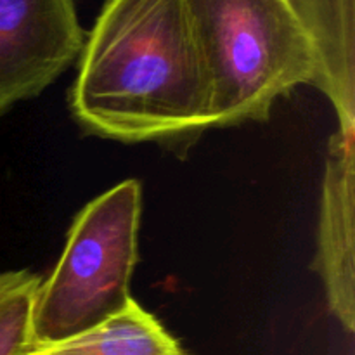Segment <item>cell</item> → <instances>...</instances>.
I'll return each mask as SVG.
<instances>
[{"label": "cell", "instance_id": "1", "mask_svg": "<svg viewBox=\"0 0 355 355\" xmlns=\"http://www.w3.org/2000/svg\"><path fill=\"white\" fill-rule=\"evenodd\" d=\"M78 58L69 107L90 134L146 142L215 127L186 0H107Z\"/></svg>", "mask_w": 355, "mask_h": 355}, {"label": "cell", "instance_id": "2", "mask_svg": "<svg viewBox=\"0 0 355 355\" xmlns=\"http://www.w3.org/2000/svg\"><path fill=\"white\" fill-rule=\"evenodd\" d=\"M211 87L215 127L269 118L297 85H315L319 59L295 0H186Z\"/></svg>", "mask_w": 355, "mask_h": 355}, {"label": "cell", "instance_id": "3", "mask_svg": "<svg viewBox=\"0 0 355 355\" xmlns=\"http://www.w3.org/2000/svg\"><path fill=\"white\" fill-rule=\"evenodd\" d=\"M141 214V184L128 179L76 215L58 266L38 288L35 345L73 338L128 307Z\"/></svg>", "mask_w": 355, "mask_h": 355}, {"label": "cell", "instance_id": "4", "mask_svg": "<svg viewBox=\"0 0 355 355\" xmlns=\"http://www.w3.org/2000/svg\"><path fill=\"white\" fill-rule=\"evenodd\" d=\"M85 37L75 0H0V114L55 82Z\"/></svg>", "mask_w": 355, "mask_h": 355}, {"label": "cell", "instance_id": "5", "mask_svg": "<svg viewBox=\"0 0 355 355\" xmlns=\"http://www.w3.org/2000/svg\"><path fill=\"white\" fill-rule=\"evenodd\" d=\"M354 142L355 132L342 128L329 142L319 215V252L315 259V267L324 281L329 309L349 333L354 331L355 326Z\"/></svg>", "mask_w": 355, "mask_h": 355}, {"label": "cell", "instance_id": "6", "mask_svg": "<svg viewBox=\"0 0 355 355\" xmlns=\"http://www.w3.org/2000/svg\"><path fill=\"white\" fill-rule=\"evenodd\" d=\"M319 59L315 87L331 99L342 130H355V0H295Z\"/></svg>", "mask_w": 355, "mask_h": 355}, {"label": "cell", "instance_id": "7", "mask_svg": "<svg viewBox=\"0 0 355 355\" xmlns=\"http://www.w3.org/2000/svg\"><path fill=\"white\" fill-rule=\"evenodd\" d=\"M24 355H184L179 342L135 300L125 311L85 333Z\"/></svg>", "mask_w": 355, "mask_h": 355}, {"label": "cell", "instance_id": "8", "mask_svg": "<svg viewBox=\"0 0 355 355\" xmlns=\"http://www.w3.org/2000/svg\"><path fill=\"white\" fill-rule=\"evenodd\" d=\"M42 279L30 270L0 272V355L33 349V311Z\"/></svg>", "mask_w": 355, "mask_h": 355}]
</instances>
